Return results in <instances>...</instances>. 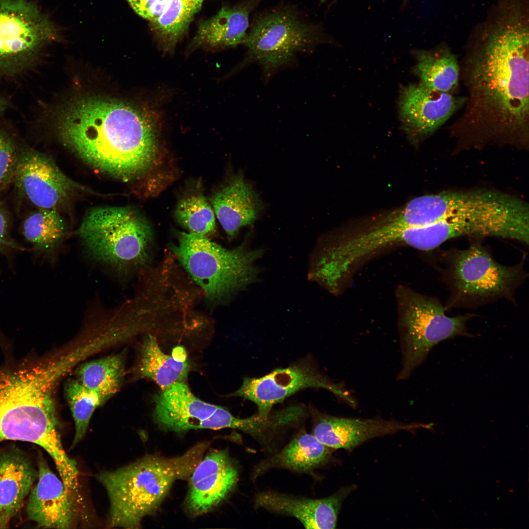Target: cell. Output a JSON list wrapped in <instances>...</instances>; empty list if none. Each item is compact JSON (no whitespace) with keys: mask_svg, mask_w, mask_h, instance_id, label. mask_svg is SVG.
I'll return each instance as SVG.
<instances>
[{"mask_svg":"<svg viewBox=\"0 0 529 529\" xmlns=\"http://www.w3.org/2000/svg\"><path fill=\"white\" fill-rule=\"evenodd\" d=\"M38 464V481L29 493L26 506L28 518L40 528H72L76 501L42 457Z\"/></svg>","mask_w":529,"mask_h":529,"instance_id":"obj_17","label":"cell"},{"mask_svg":"<svg viewBox=\"0 0 529 529\" xmlns=\"http://www.w3.org/2000/svg\"><path fill=\"white\" fill-rule=\"evenodd\" d=\"M80 383L100 395L105 401L120 388L125 375L121 353L85 363L77 371Z\"/></svg>","mask_w":529,"mask_h":529,"instance_id":"obj_28","label":"cell"},{"mask_svg":"<svg viewBox=\"0 0 529 529\" xmlns=\"http://www.w3.org/2000/svg\"><path fill=\"white\" fill-rule=\"evenodd\" d=\"M529 8L497 0L471 33L459 63L463 111L450 129L463 141L528 145Z\"/></svg>","mask_w":529,"mask_h":529,"instance_id":"obj_1","label":"cell"},{"mask_svg":"<svg viewBox=\"0 0 529 529\" xmlns=\"http://www.w3.org/2000/svg\"><path fill=\"white\" fill-rule=\"evenodd\" d=\"M141 375L154 381L161 390L179 383H186L190 364L185 349L174 347L170 355L160 349L156 339L149 335L144 340L140 364Z\"/></svg>","mask_w":529,"mask_h":529,"instance_id":"obj_23","label":"cell"},{"mask_svg":"<svg viewBox=\"0 0 529 529\" xmlns=\"http://www.w3.org/2000/svg\"><path fill=\"white\" fill-rule=\"evenodd\" d=\"M9 219L3 204L0 202V252L16 248V244L12 240L9 234Z\"/></svg>","mask_w":529,"mask_h":529,"instance_id":"obj_34","label":"cell"},{"mask_svg":"<svg viewBox=\"0 0 529 529\" xmlns=\"http://www.w3.org/2000/svg\"><path fill=\"white\" fill-rule=\"evenodd\" d=\"M416 226L444 218L529 210L524 200L493 190L450 191L417 197L408 203Z\"/></svg>","mask_w":529,"mask_h":529,"instance_id":"obj_11","label":"cell"},{"mask_svg":"<svg viewBox=\"0 0 529 529\" xmlns=\"http://www.w3.org/2000/svg\"><path fill=\"white\" fill-rule=\"evenodd\" d=\"M333 450L313 433H300L280 451L258 463L253 470V477L256 478L273 468L310 473L328 462Z\"/></svg>","mask_w":529,"mask_h":529,"instance_id":"obj_22","label":"cell"},{"mask_svg":"<svg viewBox=\"0 0 529 529\" xmlns=\"http://www.w3.org/2000/svg\"><path fill=\"white\" fill-rule=\"evenodd\" d=\"M54 33L49 20L31 1L0 0V75L26 69Z\"/></svg>","mask_w":529,"mask_h":529,"instance_id":"obj_10","label":"cell"},{"mask_svg":"<svg viewBox=\"0 0 529 529\" xmlns=\"http://www.w3.org/2000/svg\"><path fill=\"white\" fill-rule=\"evenodd\" d=\"M239 472L227 453L215 450L201 459L192 473L187 505L200 515L222 502L235 488Z\"/></svg>","mask_w":529,"mask_h":529,"instance_id":"obj_15","label":"cell"},{"mask_svg":"<svg viewBox=\"0 0 529 529\" xmlns=\"http://www.w3.org/2000/svg\"><path fill=\"white\" fill-rule=\"evenodd\" d=\"M154 401L156 422L164 429L176 432L197 429L218 406L196 397L186 383L161 390L154 396Z\"/></svg>","mask_w":529,"mask_h":529,"instance_id":"obj_20","label":"cell"},{"mask_svg":"<svg viewBox=\"0 0 529 529\" xmlns=\"http://www.w3.org/2000/svg\"><path fill=\"white\" fill-rule=\"evenodd\" d=\"M251 8L247 4L222 8L199 24L193 47H235L243 43Z\"/></svg>","mask_w":529,"mask_h":529,"instance_id":"obj_24","label":"cell"},{"mask_svg":"<svg viewBox=\"0 0 529 529\" xmlns=\"http://www.w3.org/2000/svg\"><path fill=\"white\" fill-rule=\"evenodd\" d=\"M247 239L237 247L228 249L206 236L183 232L172 249L207 298L216 301L258 281L260 270L255 263L264 251L249 248Z\"/></svg>","mask_w":529,"mask_h":529,"instance_id":"obj_5","label":"cell"},{"mask_svg":"<svg viewBox=\"0 0 529 529\" xmlns=\"http://www.w3.org/2000/svg\"><path fill=\"white\" fill-rule=\"evenodd\" d=\"M205 448L199 444L171 458L148 456L97 474L109 499L107 526L139 528L143 519L157 509L174 481L192 474Z\"/></svg>","mask_w":529,"mask_h":529,"instance_id":"obj_4","label":"cell"},{"mask_svg":"<svg viewBox=\"0 0 529 529\" xmlns=\"http://www.w3.org/2000/svg\"><path fill=\"white\" fill-rule=\"evenodd\" d=\"M213 210L228 237L235 238L243 227L252 224L264 204L242 173L232 177L210 199Z\"/></svg>","mask_w":529,"mask_h":529,"instance_id":"obj_19","label":"cell"},{"mask_svg":"<svg viewBox=\"0 0 529 529\" xmlns=\"http://www.w3.org/2000/svg\"><path fill=\"white\" fill-rule=\"evenodd\" d=\"M38 473L19 451L0 456V528H5L29 494Z\"/></svg>","mask_w":529,"mask_h":529,"instance_id":"obj_21","label":"cell"},{"mask_svg":"<svg viewBox=\"0 0 529 529\" xmlns=\"http://www.w3.org/2000/svg\"><path fill=\"white\" fill-rule=\"evenodd\" d=\"M421 428L430 429V425L377 418L340 417L319 412L314 418L313 434L321 443L333 449L351 450L375 437Z\"/></svg>","mask_w":529,"mask_h":529,"instance_id":"obj_16","label":"cell"},{"mask_svg":"<svg viewBox=\"0 0 529 529\" xmlns=\"http://www.w3.org/2000/svg\"><path fill=\"white\" fill-rule=\"evenodd\" d=\"M6 106V103L3 99L0 98V113L3 111Z\"/></svg>","mask_w":529,"mask_h":529,"instance_id":"obj_35","label":"cell"},{"mask_svg":"<svg viewBox=\"0 0 529 529\" xmlns=\"http://www.w3.org/2000/svg\"><path fill=\"white\" fill-rule=\"evenodd\" d=\"M18 152L12 138L0 131V192L13 181Z\"/></svg>","mask_w":529,"mask_h":529,"instance_id":"obj_32","label":"cell"},{"mask_svg":"<svg viewBox=\"0 0 529 529\" xmlns=\"http://www.w3.org/2000/svg\"><path fill=\"white\" fill-rule=\"evenodd\" d=\"M74 365L66 354L0 372V443H32L47 452L57 470L71 466L61 440L53 394L59 379Z\"/></svg>","mask_w":529,"mask_h":529,"instance_id":"obj_3","label":"cell"},{"mask_svg":"<svg viewBox=\"0 0 529 529\" xmlns=\"http://www.w3.org/2000/svg\"><path fill=\"white\" fill-rule=\"evenodd\" d=\"M401 335L402 368L398 380L408 379L434 346L444 340L470 335L466 322L474 314L450 317L436 298L406 287L396 291Z\"/></svg>","mask_w":529,"mask_h":529,"instance_id":"obj_7","label":"cell"},{"mask_svg":"<svg viewBox=\"0 0 529 529\" xmlns=\"http://www.w3.org/2000/svg\"><path fill=\"white\" fill-rule=\"evenodd\" d=\"M66 231L65 223L56 209L36 208L24 219L22 233L27 241L40 252L51 253Z\"/></svg>","mask_w":529,"mask_h":529,"instance_id":"obj_27","label":"cell"},{"mask_svg":"<svg viewBox=\"0 0 529 529\" xmlns=\"http://www.w3.org/2000/svg\"><path fill=\"white\" fill-rule=\"evenodd\" d=\"M160 125L157 113L94 96L68 102L56 124L61 141L79 158L125 181L141 176L154 164Z\"/></svg>","mask_w":529,"mask_h":529,"instance_id":"obj_2","label":"cell"},{"mask_svg":"<svg viewBox=\"0 0 529 529\" xmlns=\"http://www.w3.org/2000/svg\"><path fill=\"white\" fill-rule=\"evenodd\" d=\"M321 388L330 391L350 405L355 400L339 385L323 376L310 361H302L282 369H277L260 378H246L240 387L231 394L254 403L257 414L266 418L273 406L303 389Z\"/></svg>","mask_w":529,"mask_h":529,"instance_id":"obj_12","label":"cell"},{"mask_svg":"<svg viewBox=\"0 0 529 529\" xmlns=\"http://www.w3.org/2000/svg\"><path fill=\"white\" fill-rule=\"evenodd\" d=\"M78 234L96 259L117 269L127 270L147 260L152 233L148 222L127 207L93 208L84 216Z\"/></svg>","mask_w":529,"mask_h":529,"instance_id":"obj_6","label":"cell"},{"mask_svg":"<svg viewBox=\"0 0 529 529\" xmlns=\"http://www.w3.org/2000/svg\"><path fill=\"white\" fill-rule=\"evenodd\" d=\"M320 40L314 28L293 13L277 11L260 18L244 41L247 52L239 67L258 63L266 77Z\"/></svg>","mask_w":529,"mask_h":529,"instance_id":"obj_9","label":"cell"},{"mask_svg":"<svg viewBox=\"0 0 529 529\" xmlns=\"http://www.w3.org/2000/svg\"><path fill=\"white\" fill-rule=\"evenodd\" d=\"M296 419L297 413L293 407L271 413L266 418L257 414L246 418H239L221 407L214 416L213 426L215 430L231 428L243 431L269 450L271 449V442L279 429Z\"/></svg>","mask_w":529,"mask_h":529,"instance_id":"obj_26","label":"cell"},{"mask_svg":"<svg viewBox=\"0 0 529 529\" xmlns=\"http://www.w3.org/2000/svg\"><path fill=\"white\" fill-rule=\"evenodd\" d=\"M413 54L419 83L434 91L454 93L460 79V64L449 47L440 45L431 49L415 50Z\"/></svg>","mask_w":529,"mask_h":529,"instance_id":"obj_25","label":"cell"},{"mask_svg":"<svg viewBox=\"0 0 529 529\" xmlns=\"http://www.w3.org/2000/svg\"><path fill=\"white\" fill-rule=\"evenodd\" d=\"M175 216L178 222L189 233L207 237L215 231L214 212L200 193L182 198L177 204Z\"/></svg>","mask_w":529,"mask_h":529,"instance_id":"obj_31","label":"cell"},{"mask_svg":"<svg viewBox=\"0 0 529 529\" xmlns=\"http://www.w3.org/2000/svg\"><path fill=\"white\" fill-rule=\"evenodd\" d=\"M204 0H169L162 15L151 23L165 51H171L184 33Z\"/></svg>","mask_w":529,"mask_h":529,"instance_id":"obj_29","label":"cell"},{"mask_svg":"<svg viewBox=\"0 0 529 529\" xmlns=\"http://www.w3.org/2000/svg\"><path fill=\"white\" fill-rule=\"evenodd\" d=\"M169 0H128L133 10L151 22L162 15Z\"/></svg>","mask_w":529,"mask_h":529,"instance_id":"obj_33","label":"cell"},{"mask_svg":"<svg viewBox=\"0 0 529 529\" xmlns=\"http://www.w3.org/2000/svg\"><path fill=\"white\" fill-rule=\"evenodd\" d=\"M355 488L354 485L344 487L331 496L321 499L264 491L255 495L254 503L257 508L294 517L307 529H334L343 501Z\"/></svg>","mask_w":529,"mask_h":529,"instance_id":"obj_18","label":"cell"},{"mask_svg":"<svg viewBox=\"0 0 529 529\" xmlns=\"http://www.w3.org/2000/svg\"><path fill=\"white\" fill-rule=\"evenodd\" d=\"M65 394L75 424V433L72 447L85 435L95 409L106 401L98 393L82 385L77 380L68 381Z\"/></svg>","mask_w":529,"mask_h":529,"instance_id":"obj_30","label":"cell"},{"mask_svg":"<svg viewBox=\"0 0 529 529\" xmlns=\"http://www.w3.org/2000/svg\"><path fill=\"white\" fill-rule=\"evenodd\" d=\"M443 255L451 290L448 308L512 298L527 275L522 263L501 264L479 243L465 249L446 251Z\"/></svg>","mask_w":529,"mask_h":529,"instance_id":"obj_8","label":"cell"},{"mask_svg":"<svg viewBox=\"0 0 529 529\" xmlns=\"http://www.w3.org/2000/svg\"><path fill=\"white\" fill-rule=\"evenodd\" d=\"M464 96L436 92L420 83L402 87L399 110L404 130L415 145L430 137L462 108Z\"/></svg>","mask_w":529,"mask_h":529,"instance_id":"obj_14","label":"cell"},{"mask_svg":"<svg viewBox=\"0 0 529 529\" xmlns=\"http://www.w3.org/2000/svg\"><path fill=\"white\" fill-rule=\"evenodd\" d=\"M13 181L20 194L36 208L56 209L83 188L50 157L28 147L19 149Z\"/></svg>","mask_w":529,"mask_h":529,"instance_id":"obj_13","label":"cell"}]
</instances>
